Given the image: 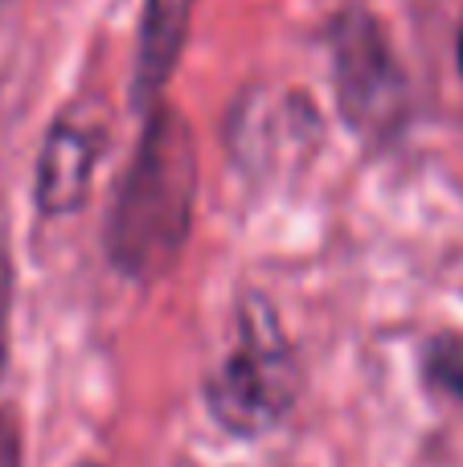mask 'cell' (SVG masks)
<instances>
[{
	"instance_id": "cell-5",
	"label": "cell",
	"mask_w": 463,
	"mask_h": 467,
	"mask_svg": "<svg viewBox=\"0 0 463 467\" xmlns=\"http://www.w3.org/2000/svg\"><path fill=\"white\" fill-rule=\"evenodd\" d=\"M197 0H144L136 41V70H131V103L152 111L160 90L169 87L172 70L180 62V49L189 41Z\"/></svg>"
},
{
	"instance_id": "cell-10",
	"label": "cell",
	"mask_w": 463,
	"mask_h": 467,
	"mask_svg": "<svg viewBox=\"0 0 463 467\" xmlns=\"http://www.w3.org/2000/svg\"><path fill=\"white\" fill-rule=\"evenodd\" d=\"M82 467H95V463H82Z\"/></svg>"
},
{
	"instance_id": "cell-9",
	"label": "cell",
	"mask_w": 463,
	"mask_h": 467,
	"mask_svg": "<svg viewBox=\"0 0 463 467\" xmlns=\"http://www.w3.org/2000/svg\"><path fill=\"white\" fill-rule=\"evenodd\" d=\"M456 62H459V74H463V21H459V37H456Z\"/></svg>"
},
{
	"instance_id": "cell-7",
	"label": "cell",
	"mask_w": 463,
	"mask_h": 467,
	"mask_svg": "<svg viewBox=\"0 0 463 467\" xmlns=\"http://www.w3.org/2000/svg\"><path fill=\"white\" fill-rule=\"evenodd\" d=\"M8 316H13V263L0 246V378L8 369Z\"/></svg>"
},
{
	"instance_id": "cell-2",
	"label": "cell",
	"mask_w": 463,
	"mask_h": 467,
	"mask_svg": "<svg viewBox=\"0 0 463 467\" xmlns=\"http://www.w3.org/2000/svg\"><path fill=\"white\" fill-rule=\"evenodd\" d=\"M295 389H300V373L275 324V312L267 299L246 296L238 345L205 381V406L234 435H262L287 419V410L295 406Z\"/></svg>"
},
{
	"instance_id": "cell-8",
	"label": "cell",
	"mask_w": 463,
	"mask_h": 467,
	"mask_svg": "<svg viewBox=\"0 0 463 467\" xmlns=\"http://www.w3.org/2000/svg\"><path fill=\"white\" fill-rule=\"evenodd\" d=\"M0 467H21V431L5 410H0Z\"/></svg>"
},
{
	"instance_id": "cell-3",
	"label": "cell",
	"mask_w": 463,
	"mask_h": 467,
	"mask_svg": "<svg viewBox=\"0 0 463 467\" xmlns=\"http://www.w3.org/2000/svg\"><path fill=\"white\" fill-rule=\"evenodd\" d=\"M333 82L341 119L361 136H386L398 128L406 103V78L390 49L382 21L365 5H349L328 25Z\"/></svg>"
},
{
	"instance_id": "cell-4",
	"label": "cell",
	"mask_w": 463,
	"mask_h": 467,
	"mask_svg": "<svg viewBox=\"0 0 463 467\" xmlns=\"http://www.w3.org/2000/svg\"><path fill=\"white\" fill-rule=\"evenodd\" d=\"M103 144L107 115L98 111L95 99H78L49 123L37 156V177H33V202L46 218H62L87 205Z\"/></svg>"
},
{
	"instance_id": "cell-6",
	"label": "cell",
	"mask_w": 463,
	"mask_h": 467,
	"mask_svg": "<svg viewBox=\"0 0 463 467\" xmlns=\"http://www.w3.org/2000/svg\"><path fill=\"white\" fill-rule=\"evenodd\" d=\"M423 365H427V381L435 389L463 402V340L459 337H435L427 345Z\"/></svg>"
},
{
	"instance_id": "cell-1",
	"label": "cell",
	"mask_w": 463,
	"mask_h": 467,
	"mask_svg": "<svg viewBox=\"0 0 463 467\" xmlns=\"http://www.w3.org/2000/svg\"><path fill=\"white\" fill-rule=\"evenodd\" d=\"M197 202V144L177 107L156 103L107 222V254L128 279H156L177 263Z\"/></svg>"
}]
</instances>
